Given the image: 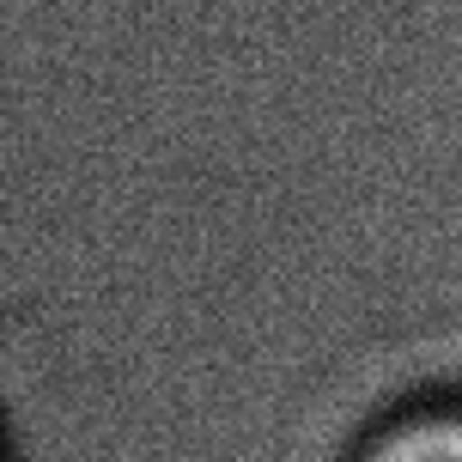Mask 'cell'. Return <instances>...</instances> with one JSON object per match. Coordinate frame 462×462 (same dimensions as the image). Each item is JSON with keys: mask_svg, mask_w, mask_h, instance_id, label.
<instances>
[{"mask_svg": "<svg viewBox=\"0 0 462 462\" xmlns=\"http://www.w3.org/2000/svg\"><path fill=\"white\" fill-rule=\"evenodd\" d=\"M365 462H462V414L402 420L365 450Z\"/></svg>", "mask_w": 462, "mask_h": 462, "instance_id": "obj_1", "label": "cell"}]
</instances>
